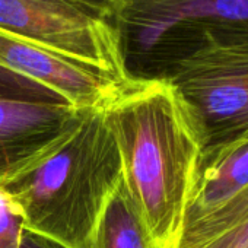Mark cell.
Segmentation results:
<instances>
[{"label": "cell", "mask_w": 248, "mask_h": 248, "mask_svg": "<svg viewBox=\"0 0 248 248\" xmlns=\"http://www.w3.org/2000/svg\"><path fill=\"white\" fill-rule=\"evenodd\" d=\"M126 184L155 248H178L209 136L168 79L133 80L104 107Z\"/></svg>", "instance_id": "obj_1"}, {"label": "cell", "mask_w": 248, "mask_h": 248, "mask_svg": "<svg viewBox=\"0 0 248 248\" xmlns=\"http://www.w3.org/2000/svg\"><path fill=\"white\" fill-rule=\"evenodd\" d=\"M0 64L44 85L76 109L102 108L129 83L0 30Z\"/></svg>", "instance_id": "obj_7"}, {"label": "cell", "mask_w": 248, "mask_h": 248, "mask_svg": "<svg viewBox=\"0 0 248 248\" xmlns=\"http://www.w3.org/2000/svg\"><path fill=\"white\" fill-rule=\"evenodd\" d=\"M178 248H248V127L204 148Z\"/></svg>", "instance_id": "obj_4"}, {"label": "cell", "mask_w": 248, "mask_h": 248, "mask_svg": "<svg viewBox=\"0 0 248 248\" xmlns=\"http://www.w3.org/2000/svg\"><path fill=\"white\" fill-rule=\"evenodd\" d=\"M0 98L69 105L66 99L54 91L3 64H0Z\"/></svg>", "instance_id": "obj_10"}, {"label": "cell", "mask_w": 248, "mask_h": 248, "mask_svg": "<svg viewBox=\"0 0 248 248\" xmlns=\"http://www.w3.org/2000/svg\"><path fill=\"white\" fill-rule=\"evenodd\" d=\"M123 177L117 142L102 108L85 109L78 127L50 154L0 180L24 231L60 248H88Z\"/></svg>", "instance_id": "obj_2"}, {"label": "cell", "mask_w": 248, "mask_h": 248, "mask_svg": "<svg viewBox=\"0 0 248 248\" xmlns=\"http://www.w3.org/2000/svg\"><path fill=\"white\" fill-rule=\"evenodd\" d=\"M165 79L199 112L209 143L248 127V44L200 48Z\"/></svg>", "instance_id": "obj_6"}, {"label": "cell", "mask_w": 248, "mask_h": 248, "mask_svg": "<svg viewBox=\"0 0 248 248\" xmlns=\"http://www.w3.org/2000/svg\"><path fill=\"white\" fill-rule=\"evenodd\" d=\"M118 31L127 75L165 79L200 48L248 44V0H123Z\"/></svg>", "instance_id": "obj_3"}, {"label": "cell", "mask_w": 248, "mask_h": 248, "mask_svg": "<svg viewBox=\"0 0 248 248\" xmlns=\"http://www.w3.org/2000/svg\"><path fill=\"white\" fill-rule=\"evenodd\" d=\"M24 236V220L19 210L0 190V248H22Z\"/></svg>", "instance_id": "obj_11"}, {"label": "cell", "mask_w": 248, "mask_h": 248, "mask_svg": "<svg viewBox=\"0 0 248 248\" xmlns=\"http://www.w3.org/2000/svg\"><path fill=\"white\" fill-rule=\"evenodd\" d=\"M0 30L123 83L132 79L124 64L120 31L59 0H0Z\"/></svg>", "instance_id": "obj_5"}, {"label": "cell", "mask_w": 248, "mask_h": 248, "mask_svg": "<svg viewBox=\"0 0 248 248\" xmlns=\"http://www.w3.org/2000/svg\"><path fill=\"white\" fill-rule=\"evenodd\" d=\"M88 248H155L123 177L102 210Z\"/></svg>", "instance_id": "obj_9"}, {"label": "cell", "mask_w": 248, "mask_h": 248, "mask_svg": "<svg viewBox=\"0 0 248 248\" xmlns=\"http://www.w3.org/2000/svg\"><path fill=\"white\" fill-rule=\"evenodd\" d=\"M59 2L79 8L99 19L108 21L118 27V16L123 0H59Z\"/></svg>", "instance_id": "obj_12"}, {"label": "cell", "mask_w": 248, "mask_h": 248, "mask_svg": "<svg viewBox=\"0 0 248 248\" xmlns=\"http://www.w3.org/2000/svg\"><path fill=\"white\" fill-rule=\"evenodd\" d=\"M85 109L0 98V180L56 149L76 127Z\"/></svg>", "instance_id": "obj_8"}]
</instances>
